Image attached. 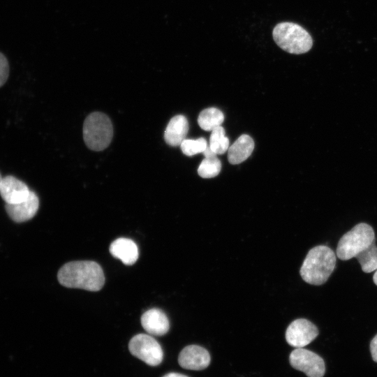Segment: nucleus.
Segmentation results:
<instances>
[{"label": "nucleus", "mask_w": 377, "mask_h": 377, "mask_svg": "<svg viewBox=\"0 0 377 377\" xmlns=\"http://www.w3.org/2000/svg\"><path fill=\"white\" fill-rule=\"evenodd\" d=\"M57 278L65 287L89 291H98L105 283L101 267L91 260L72 261L64 264L59 270Z\"/></svg>", "instance_id": "obj_1"}, {"label": "nucleus", "mask_w": 377, "mask_h": 377, "mask_svg": "<svg viewBox=\"0 0 377 377\" xmlns=\"http://www.w3.org/2000/svg\"><path fill=\"white\" fill-rule=\"evenodd\" d=\"M337 262L334 251L325 245L310 249L300 270L302 279L311 285L325 283L333 272Z\"/></svg>", "instance_id": "obj_2"}, {"label": "nucleus", "mask_w": 377, "mask_h": 377, "mask_svg": "<svg viewBox=\"0 0 377 377\" xmlns=\"http://www.w3.org/2000/svg\"><path fill=\"white\" fill-rule=\"evenodd\" d=\"M276 45L283 50L295 54L309 52L313 45L309 33L300 25L293 22H280L272 31Z\"/></svg>", "instance_id": "obj_3"}, {"label": "nucleus", "mask_w": 377, "mask_h": 377, "mask_svg": "<svg viewBox=\"0 0 377 377\" xmlns=\"http://www.w3.org/2000/svg\"><path fill=\"white\" fill-rule=\"evenodd\" d=\"M375 242L373 228L366 223L355 225L339 239L336 253L341 260H348L368 248Z\"/></svg>", "instance_id": "obj_4"}, {"label": "nucleus", "mask_w": 377, "mask_h": 377, "mask_svg": "<svg viewBox=\"0 0 377 377\" xmlns=\"http://www.w3.org/2000/svg\"><path fill=\"white\" fill-rule=\"evenodd\" d=\"M112 136V124L106 114L95 112L87 117L83 125V138L90 149H105L110 145Z\"/></svg>", "instance_id": "obj_5"}, {"label": "nucleus", "mask_w": 377, "mask_h": 377, "mask_svg": "<svg viewBox=\"0 0 377 377\" xmlns=\"http://www.w3.org/2000/svg\"><path fill=\"white\" fill-rule=\"evenodd\" d=\"M128 349L135 357L150 366L160 364L163 352L157 341L150 335L138 334L129 341Z\"/></svg>", "instance_id": "obj_6"}, {"label": "nucleus", "mask_w": 377, "mask_h": 377, "mask_svg": "<svg viewBox=\"0 0 377 377\" xmlns=\"http://www.w3.org/2000/svg\"><path fill=\"white\" fill-rule=\"evenodd\" d=\"M289 362L293 369L304 372L308 377H323L325 373L324 360L304 348L293 350L289 355Z\"/></svg>", "instance_id": "obj_7"}, {"label": "nucleus", "mask_w": 377, "mask_h": 377, "mask_svg": "<svg viewBox=\"0 0 377 377\" xmlns=\"http://www.w3.org/2000/svg\"><path fill=\"white\" fill-rule=\"evenodd\" d=\"M317 327L305 318L293 320L287 327L286 339L287 343L296 348L309 344L318 335Z\"/></svg>", "instance_id": "obj_8"}, {"label": "nucleus", "mask_w": 377, "mask_h": 377, "mask_svg": "<svg viewBox=\"0 0 377 377\" xmlns=\"http://www.w3.org/2000/svg\"><path fill=\"white\" fill-rule=\"evenodd\" d=\"M209 353L198 345H189L184 347L178 356L180 367L188 370L201 371L210 364Z\"/></svg>", "instance_id": "obj_9"}, {"label": "nucleus", "mask_w": 377, "mask_h": 377, "mask_svg": "<svg viewBox=\"0 0 377 377\" xmlns=\"http://www.w3.org/2000/svg\"><path fill=\"white\" fill-rule=\"evenodd\" d=\"M31 191L26 184L13 176L2 177L0 194L6 204H16L25 200Z\"/></svg>", "instance_id": "obj_10"}, {"label": "nucleus", "mask_w": 377, "mask_h": 377, "mask_svg": "<svg viewBox=\"0 0 377 377\" xmlns=\"http://www.w3.org/2000/svg\"><path fill=\"white\" fill-rule=\"evenodd\" d=\"M38 206V198L31 191L25 200L16 204H6L5 208L13 221L21 223L32 219L36 215Z\"/></svg>", "instance_id": "obj_11"}, {"label": "nucleus", "mask_w": 377, "mask_h": 377, "mask_svg": "<svg viewBox=\"0 0 377 377\" xmlns=\"http://www.w3.org/2000/svg\"><path fill=\"white\" fill-rule=\"evenodd\" d=\"M141 324L145 330L151 335L162 336L170 329V323L165 313L158 309H151L141 317Z\"/></svg>", "instance_id": "obj_12"}, {"label": "nucleus", "mask_w": 377, "mask_h": 377, "mask_svg": "<svg viewBox=\"0 0 377 377\" xmlns=\"http://www.w3.org/2000/svg\"><path fill=\"white\" fill-rule=\"evenodd\" d=\"M110 253L126 265H133L138 258V249L131 239L121 237L113 241L110 246Z\"/></svg>", "instance_id": "obj_13"}, {"label": "nucleus", "mask_w": 377, "mask_h": 377, "mask_svg": "<svg viewBox=\"0 0 377 377\" xmlns=\"http://www.w3.org/2000/svg\"><path fill=\"white\" fill-rule=\"evenodd\" d=\"M188 131V123L184 115H176L169 121L164 132L165 142L172 147L180 146L186 139Z\"/></svg>", "instance_id": "obj_14"}, {"label": "nucleus", "mask_w": 377, "mask_h": 377, "mask_svg": "<svg viewBox=\"0 0 377 377\" xmlns=\"http://www.w3.org/2000/svg\"><path fill=\"white\" fill-rule=\"evenodd\" d=\"M253 149L254 141L252 138L243 134L228 149V161L233 165L239 164L251 156Z\"/></svg>", "instance_id": "obj_15"}, {"label": "nucleus", "mask_w": 377, "mask_h": 377, "mask_svg": "<svg viewBox=\"0 0 377 377\" xmlns=\"http://www.w3.org/2000/svg\"><path fill=\"white\" fill-rule=\"evenodd\" d=\"M224 115L223 112L215 108H209L203 110L198 117V123L200 127L205 131H212L221 126L223 122Z\"/></svg>", "instance_id": "obj_16"}, {"label": "nucleus", "mask_w": 377, "mask_h": 377, "mask_svg": "<svg viewBox=\"0 0 377 377\" xmlns=\"http://www.w3.org/2000/svg\"><path fill=\"white\" fill-rule=\"evenodd\" d=\"M355 258L364 272L370 273L377 270V246L375 242Z\"/></svg>", "instance_id": "obj_17"}, {"label": "nucleus", "mask_w": 377, "mask_h": 377, "mask_svg": "<svg viewBox=\"0 0 377 377\" xmlns=\"http://www.w3.org/2000/svg\"><path fill=\"white\" fill-rule=\"evenodd\" d=\"M225 134V130L221 126L212 131L209 147L216 154H223L228 149L229 140Z\"/></svg>", "instance_id": "obj_18"}, {"label": "nucleus", "mask_w": 377, "mask_h": 377, "mask_svg": "<svg viewBox=\"0 0 377 377\" xmlns=\"http://www.w3.org/2000/svg\"><path fill=\"white\" fill-rule=\"evenodd\" d=\"M221 163L216 156L205 157L198 168V175L202 178H212L219 175Z\"/></svg>", "instance_id": "obj_19"}, {"label": "nucleus", "mask_w": 377, "mask_h": 377, "mask_svg": "<svg viewBox=\"0 0 377 377\" xmlns=\"http://www.w3.org/2000/svg\"><path fill=\"white\" fill-rule=\"evenodd\" d=\"M207 147V140L204 138L195 140L185 139L180 145L182 152L188 156L202 153Z\"/></svg>", "instance_id": "obj_20"}, {"label": "nucleus", "mask_w": 377, "mask_h": 377, "mask_svg": "<svg viewBox=\"0 0 377 377\" xmlns=\"http://www.w3.org/2000/svg\"><path fill=\"white\" fill-rule=\"evenodd\" d=\"M9 75V66L6 57L0 52V87L6 82Z\"/></svg>", "instance_id": "obj_21"}, {"label": "nucleus", "mask_w": 377, "mask_h": 377, "mask_svg": "<svg viewBox=\"0 0 377 377\" xmlns=\"http://www.w3.org/2000/svg\"><path fill=\"white\" fill-rule=\"evenodd\" d=\"M370 352L373 360L377 362V334L375 335L370 342Z\"/></svg>", "instance_id": "obj_22"}, {"label": "nucleus", "mask_w": 377, "mask_h": 377, "mask_svg": "<svg viewBox=\"0 0 377 377\" xmlns=\"http://www.w3.org/2000/svg\"><path fill=\"white\" fill-rule=\"evenodd\" d=\"M202 154H204L205 157H211V156H216L217 154L216 153H214L212 149L211 148L207 146V148L205 149V150L202 152Z\"/></svg>", "instance_id": "obj_23"}, {"label": "nucleus", "mask_w": 377, "mask_h": 377, "mask_svg": "<svg viewBox=\"0 0 377 377\" xmlns=\"http://www.w3.org/2000/svg\"><path fill=\"white\" fill-rule=\"evenodd\" d=\"M163 377H188V376L184 375L182 374L171 372V373L165 374Z\"/></svg>", "instance_id": "obj_24"}, {"label": "nucleus", "mask_w": 377, "mask_h": 377, "mask_svg": "<svg viewBox=\"0 0 377 377\" xmlns=\"http://www.w3.org/2000/svg\"><path fill=\"white\" fill-rule=\"evenodd\" d=\"M373 281L374 283L377 286V270L376 271V272L374 273L373 276Z\"/></svg>", "instance_id": "obj_25"}, {"label": "nucleus", "mask_w": 377, "mask_h": 377, "mask_svg": "<svg viewBox=\"0 0 377 377\" xmlns=\"http://www.w3.org/2000/svg\"><path fill=\"white\" fill-rule=\"evenodd\" d=\"M1 179H2V177H1V174H0V185H1Z\"/></svg>", "instance_id": "obj_26"}]
</instances>
